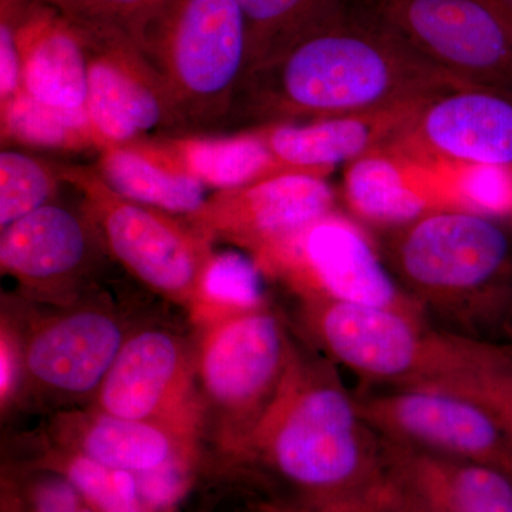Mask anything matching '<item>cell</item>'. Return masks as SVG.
<instances>
[{"instance_id": "cell-28", "label": "cell", "mask_w": 512, "mask_h": 512, "mask_svg": "<svg viewBox=\"0 0 512 512\" xmlns=\"http://www.w3.org/2000/svg\"><path fill=\"white\" fill-rule=\"evenodd\" d=\"M329 0H239L248 28V72L305 26ZM247 72V73H248Z\"/></svg>"}, {"instance_id": "cell-10", "label": "cell", "mask_w": 512, "mask_h": 512, "mask_svg": "<svg viewBox=\"0 0 512 512\" xmlns=\"http://www.w3.org/2000/svg\"><path fill=\"white\" fill-rule=\"evenodd\" d=\"M265 265L285 272L302 298L376 306L429 323L362 229L338 215L316 222Z\"/></svg>"}, {"instance_id": "cell-14", "label": "cell", "mask_w": 512, "mask_h": 512, "mask_svg": "<svg viewBox=\"0 0 512 512\" xmlns=\"http://www.w3.org/2000/svg\"><path fill=\"white\" fill-rule=\"evenodd\" d=\"M126 339L109 312H66L33 330L23 349V370L39 389L60 397L96 394Z\"/></svg>"}, {"instance_id": "cell-33", "label": "cell", "mask_w": 512, "mask_h": 512, "mask_svg": "<svg viewBox=\"0 0 512 512\" xmlns=\"http://www.w3.org/2000/svg\"><path fill=\"white\" fill-rule=\"evenodd\" d=\"M25 488L22 503L12 512H80L84 504L82 494L66 477L46 470Z\"/></svg>"}, {"instance_id": "cell-23", "label": "cell", "mask_w": 512, "mask_h": 512, "mask_svg": "<svg viewBox=\"0 0 512 512\" xmlns=\"http://www.w3.org/2000/svg\"><path fill=\"white\" fill-rule=\"evenodd\" d=\"M429 389L460 394L493 416L512 446V355L500 343L444 333Z\"/></svg>"}, {"instance_id": "cell-38", "label": "cell", "mask_w": 512, "mask_h": 512, "mask_svg": "<svg viewBox=\"0 0 512 512\" xmlns=\"http://www.w3.org/2000/svg\"><path fill=\"white\" fill-rule=\"evenodd\" d=\"M80 512H97L96 510H94L93 507H90L89 504L86 503V501H84V504H83V507H82V510H80Z\"/></svg>"}, {"instance_id": "cell-8", "label": "cell", "mask_w": 512, "mask_h": 512, "mask_svg": "<svg viewBox=\"0 0 512 512\" xmlns=\"http://www.w3.org/2000/svg\"><path fill=\"white\" fill-rule=\"evenodd\" d=\"M306 323L329 359L369 383L423 386L439 356L441 330L376 306L302 298Z\"/></svg>"}, {"instance_id": "cell-19", "label": "cell", "mask_w": 512, "mask_h": 512, "mask_svg": "<svg viewBox=\"0 0 512 512\" xmlns=\"http://www.w3.org/2000/svg\"><path fill=\"white\" fill-rule=\"evenodd\" d=\"M383 440L387 476L446 512H512V477L500 468Z\"/></svg>"}, {"instance_id": "cell-36", "label": "cell", "mask_w": 512, "mask_h": 512, "mask_svg": "<svg viewBox=\"0 0 512 512\" xmlns=\"http://www.w3.org/2000/svg\"><path fill=\"white\" fill-rule=\"evenodd\" d=\"M18 355L15 349L10 345L9 338L2 336V399L5 400L10 392L15 389L16 380H18Z\"/></svg>"}, {"instance_id": "cell-4", "label": "cell", "mask_w": 512, "mask_h": 512, "mask_svg": "<svg viewBox=\"0 0 512 512\" xmlns=\"http://www.w3.org/2000/svg\"><path fill=\"white\" fill-rule=\"evenodd\" d=\"M133 42L163 80L183 128L231 119L248 72L239 0H167Z\"/></svg>"}, {"instance_id": "cell-32", "label": "cell", "mask_w": 512, "mask_h": 512, "mask_svg": "<svg viewBox=\"0 0 512 512\" xmlns=\"http://www.w3.org/2000/svg\"><path fill=\"white\" fill-rule=\"evenodd\" d=\"M387 483L370 494L269 498L252 505L251 512H390L386 501Z\"/></svg>"}, {"instance_id": "cell-26", "label": "cell", "mask_w": 512, "mask_h": 512, "mask_svg": "<svg viewBox=\"0 0 512 512\" xmlns=\"http://www.w3.org/2000/svg\"><path fill=\"white\" fill-rule=\"evenodd\" d=\"M62 183V165L25 151L3 148L0 153V227L5 229L52 202Z\"/></svg>"}, {"instance_id": "cell-2", "label": "cell", "mask_w": 512, "mask_h": 512, "mask_svg": "<svg viewBox=\"0 0 512 512\" xmlns=\"http://www.w3.org/2000/svg\"><path fill=\"white\" fill-rule=\"evenodd\" d=\"M228 457L298 497L370 494L389 480L382 437L357 399L329 363L296 349L274 400Z\"/></svg>"}, {"instance_id": "cell-9", "label": "cell", "mask_w": 512, "mask_h": 512, "mask_svg": "<svg viewBox=\"0 0 512 512\" xmlns=\"http://www.w3.org/2000/svg\"><path fill=\"white\" fill-rule=\"evenodd\" d=\"M360 412L382 439L476 461L512 477V446L480 404L446 390L387 387L357 397Z\"/></svg>"}, {"instance_id": "cell-17", "label": "cell", "mask_w": 512, "mask_h": 512, "mask_svg": "<svg viewBox=\"0 0 512 512\" xmlns=\"http://www.w3.org/2000/svg\"><path fill=\"white\" fill-rule=\"evenodd\" d=\"M10 2L23 90L57 109L87 111V53L79 26L55 6L37 0Z\"/></svg>"}, {"instance_id": "cell-13", "label": "cell", "mask_w": 512, "mask_h": 512, "mask_svg": "<svg viewBox=\"0 0 512 512\" xmlns=\"http://www.w3.org/2000/svg\"><path fill=\"white\" fill-rule=\"evenodd\" d=\"M417 164L512 167V99L497 90H453L427 101L390 144Z\"/></svg>"}, {"instance_id": "cell-27", "label": "cell", "mask_w": 512, "mask_h": 512, "mask_svg": "<svg viewBox=\"0 0 512 512\" xmlns=\"http://www.w3.org/2000/svg\"><path fill=\"white\" fill-rule=\"evenodd\" d=\"M45 470L66 477L97 512H151L138 491L136 474L103 466L74 451L49 461Z\"/></svg>"}, {"instance_id": "cell-3", "label": "cell", "mask_w": 512, "mask_h": 512, "mask_svg": "<svg viewBox=\"0 0 512 512\" xmlns=\"http://www.w3.org/2000/svg\"><path fill=\"white\" fill-rule=\"evenodd\" d=\"M382 254L429 323L463 338L512 343V244L490 215L429 212L389 229Z\"/></svg>"}, {"instance_id": "cell-37", "label": "cell", "mask_w": 512, "mask_h": 512, "mask_svg": "<svg viewBox=\"0 0 512 512\" xmlns=\"http://www.w3.org/2000/svg\"><path fill=\"white\" fill-rule=\"evenodd\" d=\"M512 36V0H484Z\"/></svg>"}, {"instance_id": "cell-12", "label": "cell", "mask_w": 512, "mask_h": 512, "mask_svg": "<svg viewBox=\"0 0 512 512\" xmlns=\"http://www.w3.org/2000/svg\"><path fill=\"white\" fill-rule=\"evenodd\" d=\"M333 210L335 194L325 177L284 174L217 191L190 221L205 234L224 235L251 248L259 264H265Z\"/></svg>"}, {"instance_id": "cell-16", "label": "cell", "mask_w": 512, "mask_h": 512, "mask_svg": "<svg viewBox=\"0 0 512 512\" xmlns=\"http://www.w3.org/2000/svg\"><path fill=\"white\" fill-rule=\"evenodd\" d=\"M99 231L86 208L52 201L2 229L0 265L5 274L32 288L74 281L92 261Z\"/></svg>"}, {"instance_id": "cell-7", "label": "cell", "mask_w": 512, "mask_h": 512, "mask_svg": "<svg viewBox=\"0 0 512 512\" xmlns=\"http://www.w3.org/2000/svg\"><path fill=\"white\" fill-rule=\"evenodd\" d=\"M295 352L284 322L266 306L228 313L202 339L197 375L212 409L231 420L239 446L284 382Z\"/></svg>"}, {"instance_id": "cell-5", "label": "cell", "mask_w": 512, "mask_h": 512, "mask_svg": "<svg viewBox=\"0 0 512 512\" xmlns=\"http://www.w3.org/2000/svg\"><path fill=\"white\" fill-rule=\"evenodd\" d=\"M64 184L83 195L104 247L151 291L197 303L212 252L205 232L173 214L121 197L94 168L62 165Z\"/></svg>"}, {"instance_id": "cell-18", "label": "cell", "mask_w": 512, "mask_h": 512, "mask_svg": "<svg viewBox=\"0 0 512 512\" xmlns=\"http://www.w3.org/2000/svg\"><path fill=\"white\" fill-rule=\"evenodd\" d=\"M187 370L177 336L163 329L138 330L128 336L97 390L99 412L157 423L183 396Z\"/></svg>"}, {"instance_id": "cell-39", "label": "cell", "mask_w": 512, "mask_h": 512, "mask_svg": "<svg viewBox=\"0 0 512 512\" xmlns=\"http://www.w3.org/2000/svg\"><path fill=\"white\" fill-rule=\"evenodd\" d=\"M37 2L46 3V5L56 6L59 0H37Z\"/></svg>"}, {"instance_id": "cell-20", "label": "cell", "mask_w": 512, "mask_h": 512, "mask_svg": "<svg viewBox=\"0 0 512 512\" xmlns=\"http://www.w3.org/2000/svg\"><path fill=\"white\" fill-rule=\"evenodd\" d=\"M417 163L392 146L382 147L350 163L345 197L357 217L387 229L403 227L429 212L443 210V198L417 183Z\"/></svg>"}, {"instance_id": "cell-31", "label": "cell", "mask_w": 512, "mask_h": 512, "mask_svg": "<svg viewBox=\"0 0 512 512\" xmlns=\"http://www.w3.org/2000/svg\"><path fill=\"white\" fill-rule=\"evenodd\" d=\"M165 2L167 0H59L55 8L74 22L119 29L133 40Z\"/></svg>"}, {"instance_id": "cell-30", "label": "cell", "mask_w": 512, "mask_h": 512, "mask_svg": "<svg viewBox=\"0 0 512 512\" xmlns=\"http://www.w3.org/2000/svg\"><path fill=\"white\" fill-rule=\"evenodd\" d=\"M457 201L485 215L512 214V167L463 165L454 178Z\"/></svg>"}, {"instance_id": "cell-11", "label": "cell", "mask_w": 512, "mask_h": 512, "mask_svg": "<svg viewBox=\"0 0 512 512\" xmlns=\"http://www.w3.org/2000/svg\"><path fill=\"white\" fill-rule=\"evenodd\" d=\"M74 23L87 53L86 110L103 148L183 128L163 80L126 33Z\"/></svg>"}, {"instance_id": "cell-1", "label": "cell", "mask_w": 512, "mask_h": 512, "mask_svg": "<svg viewBox=\"0 0 512 512\" xmlns=\"http://www.w3.org/2000/svg\"><path fill=\"white\" fill-rule=\"evenodd\" d=\"M466 84L417 55L365 8L329 0L278 50L249 70L235 113L275 123L427 103Z\"/></svg>"}, {"instance_id": "cell-6", "label": "cell", "mask_w": 512, "mask_h": 512, "mask_svg": "<svg viewBox=\"0 0 512 512\" xmlns=\"http://www.w3.org/2000/svg\"><path fill=\"white\" fill-rule=\"evenodd\" d=\"M417 55L478 89H512V36L484 0H366Z\"/></svg>"}, {"instance_id": "cell-15", "label": "cell", "mask_w": 512, "mask_h": 512, "mask_svg": "<svg viewBox=\"0 0 512 512\" xmlns=\"http://www.w3.org/2000/svg\"><path fill=\"white\" fill-rule=\"evenodd\" d=\"M426 103L259 128L282 174L325 177L338 165L390 146Z\"/></svg>"}, {"instance_id": "cell-35", "label": "cell", "mask_w": 512, "mask_h": 512, "mask_svg": "<svg viewBox=\"0 0 512 512\" xmlns=\"http://www.w3.org/2000/svg\"><path fill=\"white\" fill-rule=\"evenodd\" d=\"M386 501L390 512H446L399 487L390 478L386 488Z\"/></svg>"}, {"instance_id": "cell-40", "label": "cell", "mask_w": 512, "mask_h": 512, "mask_svg": "<svg viewBox=\"0 0 512 512\" xmlns=\"http://www.w3.org/2000/svg\"><path fill=\"white\" fill-rule=\"evenodd\" d=\"M505 348H507L508 352H510L512 355V343H508V345H505Z\"/></svg>"}, {"instance_id": "cell-41", "label": "cell", "mask_w": 512, "mask_h": 512, "mask_svg": "<svg viewBox=\"0 0 512 512\" xmlns=\"http://www.w3.org/2000/svg\"><path fill=\"white\" fill-rule=\"evenodd\" d=\"M167 512H174V510H170V511H167Z\"/></svg>"}, {"instance_id": "cell-24", "label": "cell", "mask_w": 512, "mask_h": 512, "mask_svg": "<svg viewBox=\"0 0 512 512\" xmlns=\"http://www.w3.org/2000/svg\"><path fill=\"white\" fill-rule=\"evenodd\" d=\"M70 451L114 468L141 474L175 461L188 463L178 441L154 421L128 420L99 412L80 420Z\"/></svg>"}, {"instance_id": "cell-34", "label": "cell", "mask_w": 512, "mask_h": 512, "mask_svg": "<svg viewBox=\"0 0 512 512\" xmlns=\"http://www.w3.org/2000/svg\"><path fill=\"white\" fill-rule=\"evenodd\" d=\"M23 90L22 59L10 0H0V104Z\"/></svg>"}, {"instance_id": "cell-29", "label": "cell", "mask_w": 512, "mask_h": 512, "mask_svg": "<svg viewBox=\"0 0 512 512\" xmlns=\"http://www.w3.org/2000/svg\"><path fill=\"white\" fill-rule=\"evenodd\" d=\"M197 303L224 309V315L265 306L258 262L237 251L212 254Z\"/></svg>"}, {"instance_id": "cell-25", "label": "cell", "mask_w": 512, "mask_h": 512, "mask_svg": "<svg viewBox=\"0 0 512 512\" xmlns=\"http://www.w3.org/2000/svg\"><path fill=\"white\" fill-rule=\"evenodd\" d=\"M0 111L3 140L47 150H103L87 111L57 109L25 90L0 104Z\"/></svg>"}, {"instance_id": "cell-21", "label": "cell", "mask_w": 512, "mask_h": 512, "mask_svg": "<svg viewBox=\"0 0 512 512\" xmlns=\"http://www.w3.org/2000/svg\"><path fill=\"white\" fill-rule=\"evenodd\" d=\"M93 168L121 197L188 220L210 198L208 188L171 163L150 138L104 147Z\"/></svg>"}, {"instance_id": "cell-22", "label": "cell", "mask_w": 512, "mask_h": 512, "mask_svg": "<svg viewBox=\"0 0 512 512\" xmlns=\"http://www.w3.org/2000/svg\"><path fill=\"white\" fill-rule=\"evenodd\" d=\"M171 163L217 191L238 190L282 174L259 128L232 136L150 138Z\"/></svg>"}]
</instances>
